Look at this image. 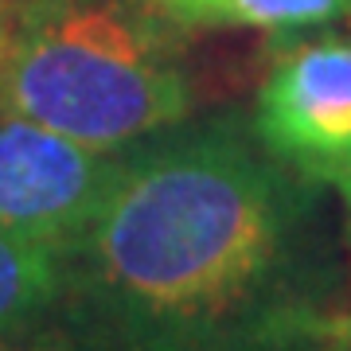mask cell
<instances>
[{"label": "cell", "instance_id": "obj_1", "mask_svg": "<svg viewBox=\"0 0 351 351\" xmlns=\"http://www.w3.org/2000/svg\"><path fill=\"white\" fill-rule=\"evenodd\" d=\"M246 110L191 113L117 149L71 246V297L137 351H304L343 293V234Z\"/></svg>", "mask_w": 351, "mask_h": 351}, {"label": "cell", "instance_id": "obj_2", "mask_svg": "<svg viewBox=\"0 0 351 351\" xmlns=\"http://www.w3.org/2000/svg\"><path fill=\"white\" fill-rule=\"evenodd\" d=\"M191 36L152 0H24L0 63V113L125 149L199 113Z\"/></svg>", "mask_w": 351, "mask_h": 351}, {"label": "cell", "instance_id": "obj_3", "mask_svg": "<svg viewBox=\"0 0 351 351\" xmlns=\"http://www.w3.org/2000/svg\"><path fill=\"white\" fill-rule=\"evenodd\" d=\"M265 152L324 191L351 180V32L274 36L250 110Z\"/></svg>", "mask_w": 351, "mask_h": 351}, {"label": "cell", "instance_id": "obj_4", "mask_svg": "<svg viewBox=\"0 0 351 351\" xmlns=\"http://www.w3.org/2000/svg\"><path fill=\"white\" fill-rule=\"evenodd\" d=\"M117 149L0 113V234L71 254L110 188Z\"/></svg>", "mask_w": 351, "mask_h": 351}, {"label": "cell", "instance_id": "obj_5", "mask_svg": "<svg viewBox=\"0 0 351 351\" xmlns=\"http://www.w3.org/2000/svg\"><path fill=\"white\" fill-rule=\"evenodd\" d=\"M188 32L293 36L351 20V0H152Z\"/></svg>", "mask_w": 351, "mask_h": 351}, {"label": "cell", "instance_id": "obj_6", "mask_svg": "<svg viewBox=\"0 0 351 351\" xmlns=\"http://www.w3.org/2000/svg\"><path fill=\"white\" fill-rule=\"evenodd\" d=\"M71 293L66 254L0 234V332L51 313Z\"/></svg>", "mask_w": 351, "mask_h": 351}, {"label": "cell", "instance_id": "obj_7", "mask_svg": "<svg viewBox=\"0 0 351 351\" xmlns=\"http://www.w3.org/2000/svg\"><path fill=\"white\" fill-rule=\"evenodd\" d=\"M0 351H137L113 324L66 293L51 313L0 332Z\"/></svg>", "mask_w": 351, "mask_h": 351}, {"label": "cell", "instance_id": "obj_8", "mask_svg": "<svg viewBox=\"0 0 351 351\" xmlns=\"http://www.w3.org/2000/svg\"><path fill=\"white\" fill-rule=\"evenodd\" d=\"M316 336L320 339H336V343H343V348H351V308H332V313L320 320V328H316Z\"/></svg>", "mask_w": 351, "mask_h": 351}, {"label": "cell", "instance_id": "obj_9", "mask_svg": "<svg viewBox=\"0 0 351 351\" xmlns=\"http://www.w3.org/2000/svg\"><path fill=\"white\" fill-rule=\"evenodd\" d=\"M20 8H24V0H0V63H4V51H8V43H12Z\"/></svg>", "mask_w": 351, "mask_h": 351}, {"label": "cell", "instance_id": "obj_10", "mask_svg": "<svg viewBox=\"0 0 351 351\" xmlns=\"http://www.w3.org/2000/svg\"><path fill=\"white\" fill-rule=\"evenodd\" d=\"M339 195V207H343V219H339V234H343V250L351 254V180L336 191Z\"/></svg>", "mask_w": 351, "mask_h": 351}, {"label": "cell", "instance_id": "obj_11", "mask_svg": "<svg viewBox=\"0 0 351 351\" xmlns=\"http://www.w3.org/2000/svg\"><path fill=\"white\" fill-rule=\"evenodd\" d=\"M304 351H351V348H343V343H336V339H320V343H308Z\"/></svg>", "mask_w": 351, "mask_h": 351}]
</instances>
